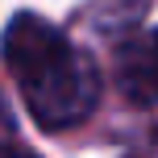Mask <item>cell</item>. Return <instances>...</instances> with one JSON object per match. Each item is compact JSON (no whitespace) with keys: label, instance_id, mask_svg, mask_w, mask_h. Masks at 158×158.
<instances>
[{"label":"cell","instance_id":"1","mask_svg":"<svg viewBox=\"0 0 158 158\" xmlns=\"http://www.w3.org/2000/svg\"><path fill=\"white\" fill-rule=\"evenodd\" d=\"M4 67L13 71L29 117L46 133L75 129L100 104V71L58 25L17 13L4 29Z\"/></svg>","mask_w":158,"mask_h":158},{"label":"cell","instance_id":"2","mask_svg":"<svg viewBox=\"0 0 158 158\" xmlns=\"http://www.w3.org/2000/svg\"><path fill=\"white\" fill-rule=\"evenodd\" d=\"M112 75L129 104L154 108L158 104V29H146L137 38L121 42L117 58H112Z\"/></svg>","mask_w":158,"mask_h":158},{"label":"cell","instance_id":"3","mask_svg":"<svg viewBox=\"0 0 158 158\" xmlns=\"http://www.w3.org/2000/svg\"><path fill=\"white\" fill-rule=\"evenodd\" d=\"M146 8H150V0H100L92 8V17L104 33H121V29H133Z\"/></svg>","mask_w":158,"mask_h":158},{"label":"cell","instance_id":"4","mask_svg":"<svg viewBox=\"0 0 158 158\" xmlns=\"http://www.w3.org/2000/svg\"><path fill=\"white\" fill-rule=\"evenodd\" d=\"M17 125H13V112H8V100L0 96V142H13Z\"/></svg>","mask_w":158,"mask_h":158},{"label":"cell","instance_id":"5","mask_svg":"<svg viewBox=\"0 0 158 158\" xmlns=\"http://www.w3.org/2000/svg\"><path fill=\"white\" fill-rule=\"evenodd\" d=\"M0 158H38V154L25 150V146H17V142H0Z\"/></svg>","mask_w":158,"mask_h":158}]
</instances>
